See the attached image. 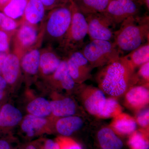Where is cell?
<instances>
[{"mask_svg":"<svg viewBox=\"0 0 149 149\" xmlns=\"http://www.w3.org/2000/svg\"><path fill=\"white\" fill-rule=\"evenodd\" d=\"M72 11L70 26L63 40L60 43V47L65 53L68 55L80 50L85 45L84 40L88 35V24L86 17L77 8L72 0H70Z\"/></svg>","mask_w":149,"mask_h":149,"instance_id":"277c9868","label":"cell"},{"mask_svg":"<svg viewBox=\"0 0 149 149\" xmlns=\"http://www.w3.org/2000/svg\"><path fill=\"white\" fill-rule=\"evenodd\" d=\"M47 120L45 118L38 117L29 114L22 121L21 128L28 137L35 136V133L46 125Z\"/></svg>","mask_w":149,"mask_h":149,"instance_id":"603a6c76","label":"cell"},{"mask_svg":"<svg viewBox=\"0 0 149 149\" xmlns=\"http://www.w3.org/2000/svg\"><path fill=\"white\" fill-rule=\"evenodd\" d=\"M0 149H11L8 142L3 139L0 140Z\"/></svg>","mask_w":149,"mask_h":149,"instance_id":"e575fe53","label":"cell"},{"mask_svg":"<svg viewBox=\"0 0 149 149\" xmlns=\"http://www.w3.org/2000/svg\"><path fill=\"white\" fill-rule=\"evenodd\" d=\"M80 51L93 68L102 67L122 56L113 42L107 40H91Z\"/></svg>","mask_w":149,"mask_h":149,"instance_id":"5b68a950","label":"cell"},{"mask_svg":"<svg viewBox=\"0 0 149 149\" xmlns=\"http://www.w3.org/2000/svg\"><path fill=\"white\" fill-rule=\"evenodd\" d=\"M110 127L114 133L117 134L129 135L136 131L137 123L134 118L122 112L113 118Z\"/></svg>","mask_w":149,"mask_h":149,"instance_id":"7c38bea8","label":"cell"},{"mask_svg":"<svg viewBox=\"0 0 149 149\" xmlns=\"http://www.w3.org/2000/svg\"><path fill=\"white\" fill-rule=\"evenodd\" d=\"M46 8H55L68 2L69 0H40Z\"/></svg>","mask_w":149,"mask_h":149,"instance_id":"d6a6232c","label":"cell"},{"mask_svg":"<svg viewBox=\"0 0 149 149\" xmlns=\"http://www.w3.org/2000/svg\"><path fill=\"white\" fill-rule=\"evenodd\" d=\"M20 61L18 56L13 53L8 54L4 61L1 74L8 84H13L18 77Z\"/></svg>","mask_w":149,"mask_h":149,"instance_id":"4fadbf2b","label":"cell"},{"mask_svg":"<svg viewBox=\"0 0 149 149\" xmlns=\"http://www.w3.org/2000/svg\"><path fill=\"white\" fill-rule=\"evenodd\" d=\"M50 103L52 113L54 116L62 118L75 114L76 105L74 101L70 98L54 100Z\"/></svg>","mask_w":149,"mask_h":149,"instance_id":"e0dca14e","label":"cell"},{"mask_svg":"<svg viewBox=\"0 0 149 149\" xmlns=\"http://www.w3.org/2000/svg\"><path fill=\"white\" fill-rule=\"evenodd\" d=\"M61 61L58 56L54 52H45L41 54L40 69L45 75L53 74Z\"/></svg>","mask_w":149,"mask_h":149,"instance_id":"7402d4cb","label":"cell"},{"mask_svg":"<svg viewBox=\"0 0 149 149\" xmlns=\"http://www.w3.org/2000/svg\"><path fill=\"white\" fill-rule=\"evenodd\" d=\"M125 104L130 109L139 111L149 104V92L144 85L134 86L125 94Z\"/></svg>","mask_w":149,"mask_h":149,"instance_id":"30bf717a","label":"cell"},{"mask_svg":"<svg viewBox=\"0 0 149 149\" xmlns=\"http://www.w3.org/2000/svg\"><path fill=\"white\" fill-rule=\"evenodd\" d=\"M27 110L29 114L40 117L45 118L52 113L50 102L43 97L32 101L27 105Z\"/></svg>","mask_w":149,"mask_h":149,"instance_id":"d4e9b609","label":"cell"},{"mask_svg":"<svg viewBox=\"0 0 149 149\" xmlns=\"http://www.w3.org/2000/svg\"><path fill=\"white\" fill-rule=\"evenodd\" d=\"M25 149H37V148L35 146H33V145H29V146H27Z\"/></svg>","mask_w":149,"mask_h":149,"instance_id":"ab89813d","label":"cell"},{"mask_svg":"<svg viewBox=\"0 0 149 149\" xmlns=\"http://www.w3.org/2000/svg\"><path fill=\"white\" fill-rule=\"evenodd\" d=\"M136 120L137 124L144 129H149V110H144L138 113Z\"/></svg>","mask_w":149,"mask_h":149,"instance_id":"4dcf8cb0","label":"cell"},{"mask_svg":"<svg viewBox=\"0 0 149 149\" xmlns=\"http://www.w3.org/2000/svg\"><path fill=\"white\" fill-rule=\"evenodd\" d=\"M45 8L40 0H28L24 15L27 23L34 26L41 22L45 17Z\"/></svg>","mask_w":149,"mask_h":149,"instance_id":"9a60e30c","label":"cell"},{"mask_svg":"<svg viewBox=\"0 0 149 149\" xmlns=\"http://www.w3.org/2000/svg\"><path fill=\"white\" fill-rule=\"evenodd\" d=\"M41 54L39 50L33 49L24 55L20 61V66L24 72L32 75L38 72Z\"/></svg>","mask_w":149,"mask_h":149,"instance_id":"44dd1931","label":"cell"},{"mask_svg":"<svg viewBox=\"0 0 149 149\" xmlns=\"http://www.w3.org/2000/svg\"><path fill=\"white\" fill-rule=\"evenodd\" d=\"M17 38L19 42L22 47H27L36 42L38 38V32L33 25L25 23L19 29Z\"/></svg>","mask_w":149,"mask_h":149,"instance_id":"cb8c5ba5","label":"cell"},{"mask_svg":"<svg viewBox=\"0 0 149 149\" xmlns=\"http://www.w3.org/2000/svg\"><path fill=\"white\" fill-rule=\"evenodd\" d=\"M98 139L102 149H121L123 143L111 128H102L98 133Z\"/></svg>","mask_w":149,"mask_h":149,"instance_id":"d6986e66","label":"cell"},{"mask_svg":"<svg viewBox=\"0 0 149 149\" xmlns=\"http://www.w3.org/2000/svg\"><path fill=\"white\" fill-rule=\"evenodd\" d=\"M18 24L15 20L6 15L0 24V29L6 32H10L15 30Z\"/></svg>","mask_w":149,"mask_h":149,"instance_id":"f546056e","label":"cell"},{"mask_svg":"<svg viewBox=\"0 0 149 149\" xmlns=\"http://www.w3.org/2000/svg\"><path fill=\"white\" fill-rule=\"evenodd\" d=\"M139 83H142L144 86H148L149 82V61L142 65L139 67V71L136 72Z\"/></svg>","mask_w":149,"mask_h":149,"instance_id":"f1b7e54d","label":"cell"},{"mask_svg":"<svg viewBox=\"0 0 149 149\" xmlns=\"http://www.w3.org/2000/svg\"><path fill=\"white\" fill-rule=\"evenodd\" d=\"M53 75L54 80L63 89L71 90L74 88L75 83L70 74L66 60L61 61Z\"/></svg>","mask_w":149,"mask_h":149,"instance_id":"ffe728a7","label":"cell"},{"mask_svg":"<svg viewBox=\"0 0 149 149\" xmlns=\"http://www.w3.org/2000/svg\"><path fill=\"white\" fill-rule=\"evenodd\" d=\"M83 125V120L78 116H71L60 118L56 123V129L63 136L68 137L80 129Z\"/></svg>","mask_w":149,"mask_h":149,"instance_id":"2e32d148","label":"cell"},{"mask_svg":"<svg viewBox=\"0 0 149 149\" xmlns=\"http://www.w3.org/2000/svg\"><path fill=\"white\" fill-rule=\"evenodd\" d=\"M141 6L138 0H111L101 13L114 28L128 17L139 15Z\"/></svg>","mask_w":149,"mask_h":149,"instance_id":"52a82bcc","label":"cell"},{"mask_svg":"<svg viewBox=\"0 0 149 149\" xmlns=\"http://www.w3.org/2000/svg\"><path fill=\"white\" fill-rule=\"evenodd\" d=\"M9 48V37L6 32L0 29V53H7Z\"/></svg>","mask_w":149,"mask_h":149,"instance_id":"1f68e13d","label":"cell"},{"mask_svg":"<svg viewBox=\"0 0 149 149\" xmlns=\"http://www.w3.org/2000/svg\"><path fill=\"white\" fill-rule=\"evenodd\" d=\"M23 118L21 112L11 104L2 106L0 111V131L17 125Z\"/></svg>","mask_w":149,"mask_h":149,"instance_id":"8fae6325","label":"cell"},{"mask_svg":"<svg viewBox=\"0 0 149 149\" xmlns=\"http://www.w3.org/2000/svg\"><path fill=\"white\" fill-rule=\"evenodd\" d=\"M88 24V33L91 40L112 41L114 31L111 22L102 13L85 16Z\"/></svg>","mask_w":149,"mask_h":149,"instance_id":"ba28073f","label":"cell"},{"mask_svg":"<svg viewBox=\"0 0 149 149\" xmlns=\"http://www.w3.org/2000/svg\"><path fill=\"white\" fill-rule=\"evenodd\" d=\"M148 129L136 130L131 134L128 141L131 149H149Z\"/></svg>","mask_w":149,"mask_h":149,"instance_id":"4316f807","label":"cell"},{"mask_svg":"<svg viewBox=\"0 0 149 149\" xmlns=\"http://www.w3.org/2000/svg\"><path fill=\"white\" fill-rule=\"evenodd\" d=\"M27 1L28 0H10L3 7L2 12L15 20L24 15Z\"/></svg>","mask_w":149,"mask_h":149,"instance_id":"484cf974","label":"cell"},{"mask_svg":"<svg viewBox=\"0 0 149 149\" xmlns=\"http://www.w3.org/2000/svg\"><path fill=\"white\" fill-rule=\"evenodd\" d=\"M8 83L1 74H0V89L5 91Z\"/></svg>","mask_w":149,"mask_h":149,"instance_id":"d590c367","label":"cell"},{"mask_svg":"<svg viewBox=\"0 0 149 149\" xmlns=\"http://www.w3.org/2000/svg\"><path fill=\"white\" fill-rule=\"evenodd\" d=\"M121 58L134 70L149 61V43H146Z\"/></svg>","mask_w":149,"mask_h":149,"instance_id":"5bb4252c","label":"cell"},{"mask_svg":"<svg viewBox=\"0 0 149 149\" xmlns=\"http://www.w3.org/2000/svg\"><path fill=\"white\" fill-rule=\"evenodd\" d=\"M10 0H0V8H3Z\"/></svg>","mask_w":149,"mask_h":149,"instance_id":"74e56055","label":"cell"},{"mask_svg":"<svg viewBox=\"0 0 149 149\" xmlns=\"http://www.w3.org/2000/svg\"><path fill=\"white\" fill-rule=\"evenodd\" d=\"M82 93L84 106L92 115L101 118H113L122 113L117 100L112 97L107 98L100 88L84 85Z\"/></svg>","mask_w":149,"mask_h":149,"instance_id":"3957f363","label":"cell"},{"mask_svg":"<svg viewBox=\"0 0 149 149\" xmlns=\"http://www.w3.org/2000/svg\"><path fill=\"white\" fill-rule=\"evenodd\" d=\"M72 11L70 5L65 4L54 8L47 21L46 29L53 41L60 43L65 37L71 24Z\"/></svg>","mask_w":149,"mask_h":149,"instance_id":"8992f818","label":"cell"},{"mask_svg":"<svg viewBox=\"0 0 149 149\" xmlns=\"http://www.w3.org/2000/svg\"><path fill=\"white\" fill-rule=\"evenodd\" d=\"M44 149H60L58 144L56 141L52 139H48L46 141Z\"/></svg>","mask_w":149,"mask_h":149,"instance_id":"836d02e7","label":"cell"},{"mask_svg":"<svg viewBox=\"0 0 149 149\" xmlns=\"http://www.w3.org/2000/svg\"><path fill=\"white\" fill-rule=\"evenodd\" d=\"M85 16L101 13L107 8L111 0H72Z\"/></svg>","mask_w":149,"mask_h":149,"instance_id":"ac0fdd59","label":"cell"},{"mask_svg":"<svg viewBox=\"0 0 149 149\" xmlns=\"http://www.w3.org/2000/svg\"><path fill=\"white\" fill-rule=\"evenodd\" d=\"M56 141L58 144L60 149H82L79 144L68 137H58Z\"/></svg>","mask_w":149,"mask_h":149,"instance_id":"83f0119b","label":"cell"},{"mask_svg":"<svg viewBox=\"0 0 149 149\" xmlns=\"http://www.w3.org/2000/svg\"><path fill=\"white\" fill-rule=\"evenodd\" d=\"M68 56V67L75 83L82 84L90 79L93 68L81 51H75Z\"/></svg>","mask_w":149,"mask_h":149,"instance_id":"9c48e42d","label":"cell"},{"mask_svg":"<svg viewBox=\"0 0 149 149\" xmlns=\"http://www.w3.org/2000/svg\"><path fill=\"white\" fill-rule=\"evenodd\" d=\"M149 19L148 15L131 16L114 31L113 42L121 54L131 52L149 42Z\"/></svg>","mask_w":149,"mask_h":149,"instance_id":"7a4b0ae2","label":"cell"},{"mask_svg":"<svg viewBox=\"0 0 149 149\" xmlns=\"http://www.w3.org/2000/svg\"><path fill=\"white\" fill-rule=\"evenodd\" d=\"M2 105L1 104V102H0V111H1V108Z\"/></svg>","mask_w":149,"mask_h":149,"instance_id":"60d3db41","label":"cell"},{"mask_svg":"<svg viewBox=\"0 0 149 149\" xmlns=\"http://www.w3.org/2000/svg\"><path fill=\"white\" fill-rule=\"evenodd\" d=\"M141 5H144L148 9H149V0H138Z\"/></svg>","mask_w":149,"mask_h":149,"instance_id":"8d00e7d4","label":"cell"},{"mask_svg":"<svg viewBox=\"0 0 149 149\" xmlns=\"http://www.w3.org/2000/svg\"><path fill=\"white\" fill-rule=\"evenodd\" d=\"M5 91L0 89V102L4 97Z\"/></svg>","mask_w":149,"mask_h":149,"instance_id":"f35d334b","label":"cell"},{"mask_svg":"<svg viewBox=\"0 0 149 149\" xmlns=\"http://www.w3.org/2000/svg\"><path fill=\"white\" fill-rule=\"evenodd\" d=\"M120 57L102 67L96 76L99 88L112 97H122L139 83L135 70Z\"/></svg>","mask_w":149,"mask_h":149,"instance_id":"6da1fadb","label":"cell"}]
</instances>
